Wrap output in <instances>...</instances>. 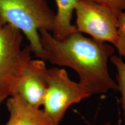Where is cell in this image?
<instances>
[{
  "mask_svg": "<svg viewBox=\"0 0 125 125\" xmlns=\"http://www.w3.org/2000/svg\"><path fill=\"white\" fill-rule=\"evenodd\" d=\"M23 33L0 20V105L15 93L31 60L29 46L23 49Z\"/></svg>",
  "mask_w": 125,
  "mask_h": 125,
  "instance_id": "3957f363",
  "label": "cell"
},
{
  "mask_svg": "<svg viewBox=\"0 0 125 125\" xmlns=\"http://www.w3.org/2000/svg\"><path fill=\"white\" fill-rule=\"evenodd\" d=\"M57 6L53 36L57 40H62L77 31L71 20L75 8L79 0H54Z\"/></svg>",
  "mask_w": 125,
  "mask_h": 125,
  "instance_id": "ba28073f",
  "label": "cell"
},
{
  "mask_svg": "<svg viewBox=\"0 0 125 125\" xmlns=\"http://www.w3.org/2000/svg\"><path fill=\"white\" fill-rule=\"evenodd\" d=\"M46 71L44 60L31 59L14 94H16L31 105L40 108L43 105L47 88Z\"/></svg>",
  "mask_w": 125,
  "mask_h": 125,
  "instance_id": "8992f818",
  "label": "cell"
},
{
  "mask_svg": "<svg viewBox=\"0 0 125 125\" xmlns=\"http://www.w3.org/2000/svg\"><path fill=\"white\" fill-rule=\"evenodd\" d=\"M105 6L117 12L125 10V0H88Z\"/></svg>",
  "mask_w": 125,
  "mask_h": 125,
  "instance_id": "8fae6325",
  "label": "cell"
},
{
  "mask_svg": "<svg viewBox=\"0 0 125 125\" xmlns=\"http://www.w3.org/2000/svg\"><path fill=\"white\" fill-rule=\"evenodd\" d=\"M118 50L120 57L125 59V12L122 11L118 13L117 24V38L114 44Z\"/></svg>",
  "mask_w": 125,
  "mask_h": 125,
  "instance_id": "30bf717a",
  "label": "cell"
},
{
  "mask_svg": "<svg viewBox=\"0 0 125 125\" xmlns=\"http://www.w3.org/2000/svg\"><path fill=\"white\" fill-rule=\"evenodd\" d=\"M104 125H111V124L109 122H108L107 123H105V124H104Z\"/></svg>",
  "mask_w": 125,
  "mask_h": 125,
  "instance_id": "7c38bea8",
  "label": "cell"
},
{
  "mask_svg": "<svg viewBox=\"0 0 125 125\" xmlns=\"http://www.w3.org/2000/svg\"><path fill=\"white\" fill-rule=\"evenodd\" d=\"M7 107L9 118L5 125H53L43 111L31 105L16 94L8 97Z\"/></svg>",
  "mask_w": 125,
  "mask_h": 125,
  "instance_id": "52a82bcc",
  "label": "cell"
},
{
  "mask_svg": "<svg viewBox=\"0 0 125 125\" xmlns=\"http://www.w3.org/2000/svg\"><path fill=\"white\" fill-rule=\"evenodd\" d=\"M74 10L77 31L88 34L98 42L114 45L117 38L118 12L88 0H79Z\"/></svg>",
  "mask_w": 125,
  "mask_h": 125,
  "instance_id": "5b68a950",
  "label": "cell"
},
{
  "mask_svg": "<svg viewBox=\"0 0 125 125\" xmlns=\"http://www.w3.org/2000/svg\"><path fill=\"white\" fill-rule=\"evenodd\" d=\"M111 62L116 67L117 70L116 81L118 90L121 92V103L123 110L125 119V62L116 55L112 56Z\"/></svg>",
  "mask_w": 125,
  "mask_h": 125,
  "instance_id": "9c48e42d",
  "label": "cell"
},
{
  "mask_svg": "<svg viewBox=\"0 0 125 125\" xmlns=\"http://www.w3.org/2000/svg\"><path fill=\"white\" fill-rule=\"evenodd\" d=\"M46 79L47 88L42 105L53 125H59L70 106L91 96L78 82L72 81L63 68L47 69Z\"/></svg>",
  "mask_w": 125,
  "mask_h": 125,
  "instance_id": "277c9868",
  "label": "cell"
},
{
  "mask_svg": "<svg viewBox=\"0 0 125 125\" xmlns=\"http://www.w3.org/2000/svg\"><path fill=\"white\" fill-rule=\"evenodd\" d=\"M39 33L45 60L75 71L79 85L90 95L118 90L108 67L109 59L115 52L112 46L86 37L78 31L62 40L54 38L45 29L40 30Z\"/></svg>",
  "mask_w": 125,
  "mask_h": 125,
  "instance_id": "6da1fadb",
  "label": "cell"
},
{
  "mask_svg": "<svg viewBox=\"0 0 125 125\" xmlns=\"http://www.w3.org/2000/svg\"><path fill=\"white\" fill-rule=\"evenodd\" d=\"M0 20L24 34L31 52L45 60L39 31L52 32L55 20V13L45 0H0Z\"/></svg>",
  "mask_w": 125,
  "mask_h": 125,
  "instance_id": "7a4b0ae2",
  "label": "cell"
}]
</instances>
